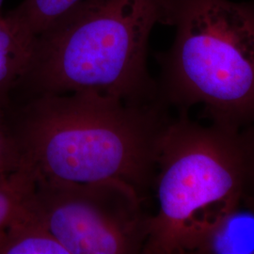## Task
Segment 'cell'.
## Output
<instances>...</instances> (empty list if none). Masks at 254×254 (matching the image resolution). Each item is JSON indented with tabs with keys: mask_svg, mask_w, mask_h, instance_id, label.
<instances>
[{
	"mask_svg": "<svg viewBox=\"0 0 254 254\" xmlns=\"http://www.w3.org/2000/svg\"><path fill=\"white\" fill-rule=\"evenodd\" d=\"M193 254H254V202L243 193Z\"/></svg>",
	"mask_w": 254,
	"mask_h": 254,
	"instance_id": "obj_7",
	"label": "cell"
},
{
	"mask_svg": "<svg viewBox=\"0 0 254 254\" xmlns=\"http://www.w3.org/2000/svg\"><path fill=\"white\" fill-rule=\"evenodd\" d=\"M173 46L160 55L158 98L177 114L201 106L212 124L254 127V0H169Z\"/></svg>",
	"mask_w": 254,
	"mask_h": 254,
	"instance_id": "obj_3",
	"label": "cell"
},
{
	"mask_svg": "<svg viewBox=\"0 0 254 254\" xmlns=\"http://www.w3.org/2000/svg\"><path fill=\"white\" fill-rule=\"evenodd\" d=\"M245 144V179L242 193L254 202V127L242 132Z\"/></svg>",
	"mask_w": 254,
	"mask_h": 254,
	"instance_id": "obj_12",
	"label": "cell"
},
{
	"mask_svg": "<svg viewBox=\"0 0 254 254\" xmlns=\"http://www.w3.org/2000/svg\"><path fill=\"white\" fill-rule=\"evenodd\" d=\"M79 0H24L6 14L33 35H39Z\"/></svg>",
	"mask_w": 254,
	"mask_h": 254,
	"instance_id": "obj_10",
	"label": "cell"
},
{
	"mask_svg": "<svg viewBox=\"0 0 254 254\" xmlns=\"http://www.w3.org/2000/svg\"><path fill=\"white\" fill-rule=\"evenodd\" d=\"M31 201L68 254H142L152 214L123 182L36 181Z\"/></svg>",
	"mask_w": 254,
	"mask_h": 254,
	"instance_id": "obj_5",
	"label": "cell"
},
{
	"mask_svg": "<svg viewBox=\"0 0 254 254\" xmlns=\"http://www.w3.org/2000/svg\"><path fill=\"white\" fill-rule=\"evenodd\" d=\"M36 37L0 10V107L10 106L28 69Z\"/></svg>",
	"mask_w": 254,
	"mask_h": 254,
	"instance_id": "obj_6",
	"label": "cell"
},
{
	"mask_svg": "<svg viewBox=\"0 0 254 254\" xmlns=\"http://www.w3.org/2000/svg\"><path fill=\"white\" fill-rule=\"evenodd\" d=\"M22 166L23 155L10 109L0 107V177L17 171Z\"/></svg>",
	"mask_w": 254,
	"mask_h": 254,
	"instance_id": "obj_11",
	"label": "cell"
},
{
	"mask_svg": "<svg viewBox=\"0 0 254 254\" xmlns=\"http://www.w3.org/2000/svg\"><path fill=\"white\" fill-rule=\"evenodd\" d=\"M9 109L23 165L36 181L123 182L144 200L153 190L159 146L173 119L159 99L46 93Z\"/></svg>",
	"mask_w": 254,
	"mask_h": 254,
	"instance_id": "obj_1",
	"label": "cell"
},
{
	"mask_svg": "<svg viewBox=\"0 0 254 254\" xmlns=\"http://www.w3.org/2000/svg\"><path fill=\"white\" fill-rule=\"evenodd\" d=\"M31 199L32 195L0 237V254H68L39 216Z\"/></svg>",
	"mask_w": 254,
	"mask_h": 254,
	"instance_id": "obj_8",
	"label": "cell"
},
{
	"mask_svg": "<svg viewBox=\"0 0 254 254\" xmlns=\"http://www.w3.org/2000/svg\"><path fill=\"white\" fill-rule=\"evenodd\" d=\"M244 179L242 133L177 114L159 146L153 187L157 210L142 254H194L236 205Z\"/></svg>",
	"mask_w": 254,
	"mask_h": 254,
	"instance_id": "obj_4",
	"label": "cell"
},
{
	"mask_svg": "<svg viewBox=\"0 0 254 254\" xmlns=\"http://www.w3.org/2000/svg\"><path fill=\"white\" fill-rule=\"evenodd\" d=\"M35 185L36 178L26 165L0 177V237L25 207Z\"/></svg>",
	"mask_w": 254,
	"mask_h": 254,
	"instance_id": "obj_9",
	"label": "cell"
},
{
	"mask_svg": "<svg viewBox=\"0 0 254 254\" xmlns=\"http://www.w3.org/2000/svg\"><path fill=\"white\" fill-rule=\"evenodd\" d=\"M169 0H79L37 35L13 95L94 92L127 103L157 100L147 69L150 34L168 25Z\"/></svg>",
	"mask_w": 254,
	"mask_h": 254,
	"instance_id": "obj_2",
	"label": "cell"
}]
</instances>
